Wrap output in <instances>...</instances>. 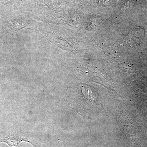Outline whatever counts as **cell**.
<instances>
[{
  "label": "cell",
  "mask_w": 147,
  "mask_h": 147,
  "mask_svg": "<svg viewBox=\"0 0 147 147\" xmlns=\"http://www.w3.org/2000/svg\"><path fill=\"white\" fill-rule=\"evenodd\" d=\"M24 142H28L34 146V145L31 142L29 141L26 137L17 135L10 136L0 140V142H5L10 146H18L20 143Z\"/></svg>",
  "instance_id": "cell-1"
},
{
  "label": "cell",
  "mask_w": 147,
  "mask_h": 147,
  "mask_svg": "<svg viewBox=\"0 0 147 147\" xmlns=\"http://www.w3.org/2000/svg\"><path fill=\"white\" fill-rule=\"evenodd\" d=\"M99 1L101 4L105 5H109L112 2V0H99Z\"/></svg>",
  "instance_id": "cell-2"
}]
</instances>
